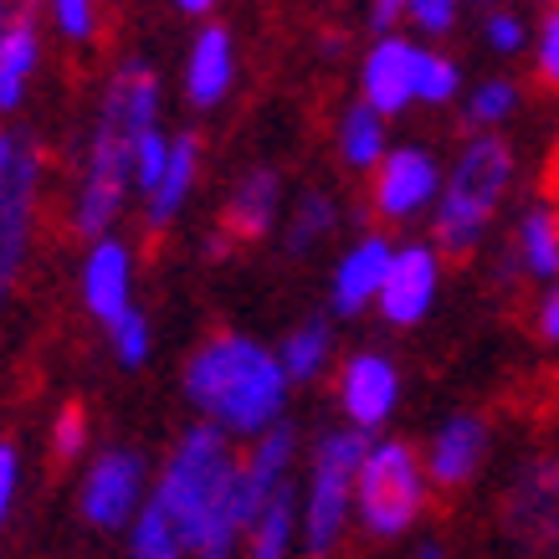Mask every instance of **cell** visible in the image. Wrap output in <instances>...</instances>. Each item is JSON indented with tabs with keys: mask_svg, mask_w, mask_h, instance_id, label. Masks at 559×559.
<instances>
[{
	"mask_svg": "<svg viewBox=\"0 0 559 559\" xmlns=\"http://www.w3.org/2000/svg\"><path fill=\"white\" fill-rule=\"evenodd\" d=\"M190 401L221 421L226 431L241 437H262L283 416V395H288V374L267 355L262 344L241 340V334H221V340L201 344L186 370Z\"/></svg>",
	"mask_w": 559,
	"mask_h": 559,
	"instance_id": "6da1fadb",
	"label": "cell"
},
{
	"mask_svg": "<svg viewBox=\"0 0 559 559\" xmlns=\"http://www.w3.org/2000/svg\"><path fill=\"white\" fill-rule=\"evenodd\" d=\"M513 144L498 134H483L473 144H462V154L452 159V170L441 175L437 195V257H473V247L483 241L488 221L498 216V205L513 186Z\"/></svg>",
	"mask_w": 559,
	"mask_h": 559,
	"instance_id": "7a4b0ae2",
	"label": "cell"
},
{
	"mask_svg": "<svg viewBox=\"0 0 559 559\" xmlns=\"http://www.w3.org/2000/svg\"><path fill=\"white\" fill-rule=\"evenodd\" d=\"M231 483H237V457H231L226 437H221L216 426H195V431L180 441L175 462L165 467L159 498H154V503L165 509V519L175 524V534H180L186 549L195 544V534H201V524L211 519V509L231 492Z\"/></svg>",
	"mask_w": 559,
	"mask_h": 559,
	"instance_id": "3957f363",
	"label": "cell"
},
{
	"mask_svg": "<svg viewBox=\"0 0 559 559\" xmlns=\"http://www.w3.org/2000/svg\"><path fill=\"white\" fill-rule=\"evenodd\" d=\"M426 509V462L411 441H370V457L355 483V513L374 539L406 534Z\"/></svg>",
	"mask_w": 559,
	"mask_h": 559,
	"instance_id": "277c9868",
	"label": "cell"
},
{
	"mask_svg": "<svg viewBox=\"0 0 559 559\" xmlns=\"http://www.w3.org/2000/svg\"><path fill=\"white\" fill-rule=\"evenodd\" d=\"M498 524L524 559H559V441H539L513 467Z\"/></svg>",
	"mask_w": 559,
	"mask_h": 559,
	"instance_id": "5b68a950",
	"label": "cell"
},
{
	"mask_svg": "<svg viewBox=\"0 0 559 559\" xmlns=\"http://www.w3.org/2000/svg\"><path fill=\"white\" fill-rule=\"evenodd\" d=\"M365 457H370V437L365 431H329L319 441V452H313V483H308V509H304L308 555H329L340 544Z\"/></svg>",
	"mask_w": 559,
	"mask_h": 559,
	"instance_id": "8992f818",
	"label": "cell"
},
{
	"mask_svg": "<svg viewBox=\"0 0 559 559\" xmlns=\"http://www.w3.org/2000/svg\"><path fill=\"white\" fill-rule=\"evenodd\" d=\"M437 283H441V257L437 247L426 241H411V247H395L390 257V272H385V288H380V313L390 323H421L437 304Z\"/></svg>",
	"mask_w": 559,
	"mask_h": 559,
	"instance_id": "52a82bcc",
	"label": "cell"
},
{
	"mask_svg": "<svg viewBox=\"0 0 559 559\" xmlns=\"http://www.w3.org/2000/svg\"><path fill=\"white\" fill-rule=\"evenodd\" d=\"M488 421L483 416H473V411H462V416H447V421L437 426V437H431V447H426V483L441 492L452 488H467L477 473H483V462H488Z\"/></svg>",
	"mask_w": 559,
	"mask_h": 559,
	"instance_id": "ba28073f",
	"label": "cell"
},
{
	"mask_svg": "<svg viewBox=\"0 0 559 559\" xmlns=\"http://www.w3.org/2000/svg\"><path fill=\"white\" fill-rule=\"evenodd\" d=\"M293 426H272L257 437V447L247 452V462H237V509H241V528L252 534L257 519L267 513V503L288 488V462H293Z\"/></svg>",
	"mask_w": 559,
	"mask_h": 559,
	"instance_id": "9c48e42d",
	"label": "cell"
},
{
	"mask_svg": "<svg viewBox=\"0 0 559 559\" xmlns=\"http://www.w3.org/2000/svg\"><path fill=\"white\" fill-rule=\"evenodd\" d=\"M441 195V170L426 150H390L374 170V211L385 221H406Z\"/></svg>",
	"mask_w": 559,
	"mask_h": 559,
	"instance_id": "30bf717a",
	"label": "cell"
},
{
	"mask_svg": "<svg viewBox=\"0 0 559 559\" xmlns=\"http://www.w3.org/2000/svg\"><path fill=\"white\" fill-rule=\"evenodd\" d=\"M36 170H41V154L32 144H16V159L0 170V298L16 277L21 247H26V221H32L36 201Z\"/></svg>",
	"mask_w": 559,
	"mask_h": 559,
	"instance_id": "8fae6325",
	"label": "cell"
},
{
	"mask_svg": "<svg viewBox=\"0 0 559 559\" xmlns=\"http://www.w3.org/2000/svg\"><path fill=\"white\" fill-rule=\"evenodd\" d=\"M416 62H421V47L395 32L380 36L370 47L359 83H365V103H370L380 119H390V114H401L406 103H416Z\"/></svg>",
	"mask_w": 559,
	"mask_h": 559,
	"instance_id": "7c38bea8",
	"label": "cell"
},
{
	"mask_svg": "<svg viewBox=\"0 0 559 559\" xmlns=\"http://www.w3.org/2000/svg\"><path fill=\"white\" fill-rule=\"evenodd\" d=\"M395 395H401V374H395V365L385 355H355L340 370V401L349 411L355 431H365V437H370L374 426L390 421Z\"/></svg>",
	"mask_w": 559,
	"mask_h": 559,
	"instance_id": "4fadbf2b",
	"label": "cell"
},
{
	"mask_svg": "<svg viewBox=\"0 0 559 559\" xmlns=\"http://www.w3.org/2000/svg\"><path fill=\"white\" fill-rule=\"evenodd\" d=\"M154 103H159L154 68H150V62H129V68L114 78V87H108V108H103L98 134L103 139H119L123 150L134 154L139 139L150 134V123H154Z\"/></svg>",
	"mask_w": 559,
	"mask_h": 559,
	"instance_id": "5bb4252c",
	"label": "cell"
},
{
	"mask_svg": "<svg viewBox=\"0 0 559 559\" xmlns=\"http://www.w3.org/2000/svg\"><path fill=\"white\" fill-rule=\"evenodd\" d=\"M139 457L134 452H108V457L87 473V488H83V513L93 524L103 528H119L139 503Z\"/></svg>",
	"mask_w": 559,
	"mask_h": 559,
	"instance_id": "9a60e30c",
	"label": "cell"
},
{
	"mask_svg": "<svg viewBox=\"0 0 559 559\" xmlns=\"http://www.w3.org/2000/svg\"><path fill=\"white\" fill-rule=\"evenodd\" d=\"M390 257H395V247L385 237H365L344 252V262L334 267V308L340 313H359L365 304H380Z\"/></svg>",
	"mask_w": 559,
	"mask_h": 559,
	"instance_id": "2e32d148",
	"label": "cell"
},
{
	"mask_svg": "<svg viewBox=\"0 0 559 559\" xmlns=\"http://www.w3.org/2000/svg\"><path fill=\"white\" fill-rule=\"evenodd\" d=\"M509 257L534 283H559V205H528Z\"/></svg>",
	"mask_w": 559,
	"mask_h": 559,
	"instance_id": "e0dca14e",
	"label": "cell"
},
{
	"mask_svg": "<svg viewBox=\"0 0 559 559\" xmlns=\"http://www.w3.org/2000/svg\"><path fill=\"white\" fill-rule=\"evenodd\" d=\"M83 298L108 323L129 313V252H123V241H103L93 252V262L83 272Z\"/></svg>",
	"mask_w": 559,
	"mask_h": 559,
	"instance_id": "ac0fdd59",
	"label": "cell"
},
{
	"mask_svg": "<svg viewBox=\"0 0 559 559\" xmlns=\"http://www.w3.org/2000/svg\"><path fill=\"white\" fill-rule=\"evenodd\" d=\"M36 68V26L26 11H0V108H16Z\"/></svg>",
	"mask_w": 559,
	"mask_h": 559,
	"instance_id": "d6986e66",
	"label": "cell"
},
{
	"mask_svg": "<svg viewBox=\"0 0 559 559\" xmlns=\"http://www.w3.org/2000/svg\"><path fill=\"white\" fill-rule=\"evenodd\" d=\"M272 216H277V175H272V170H252L237 186L231 205H226V216H221L226 241H257L272 226Z\"/></svg>",
	"mask_w": 559,
	"mask_h": 559,
	"instance_id": "ffe728a7",
	"label": "cell"
},
{
	"mask_svg": "<svg viewBox=\"0 0 559 559\" xmlns=\"http://www.w3.org/2000/svg\"><path fill=\"white\" fill-rule=\"evenodd\" d=\"M190 98L201 103H216L226 87H231V36H226V26H205L201 36H195V51H190Z\"/></svg>",
	"mask_w": 559,
	"mask_h": 559,
	"instance_id": "44dd1931",
	"label": "cell"
},
{
	"mask_svg": "<svg viewBox=\"0 0 559 559\" xmlns=\"http://www.w3.org/2000/svg\"><path fill=\"white\" fill-rule=\"evenodd\" d=\"M340 154L349 170H380L385 159V119L365 98L349 103V114L340 119Z\"/></svg>",
	"mask_w": 559,
	"mask_h": 559,
	"instance_id": "7402d4cb",
	"label": "cell"
},
{
	"mask_svg": "<svg viewBox=\"0 0 559 559\" xmlns=\"http://www.w3.org/2000/svg\"><path fill=\"white\" fill-rule=\"evenodd\" d=\"M195 159H201V150H195V134L175 139L170 170H165V186L154 190V201H150V226H154V231H159V226H165V221L180 211V201H186L190 180H195Z\"/></svg>",
	"mask_w": 559,
	"mask_h": 559,
	"instance_id": "603a6c76",
	"label": "cell"
},
{
	"mask_svg": "<svg viewBox=\"0 0 559 559\" xmlns=\"http://www.w3.org/2000/svg\"><path fill=\"white\" fill-rule=\"evenodd\" d=\"M277 365H283L288 380H319L323 365H329V323L323 319L298 323V329L288 334V344H283Z\"/></svg>",
	"mask_w": 559,
	"mask_h": 559,
	"instance_id": "cb8c5ba5",
	"label": "cell"
},
{
	"mask_svg": "<svg viewBox=\"0 0 559 559\" xmlns=\"http://www.w3.org/2000/svg\"><path fill=\"white\" fill-rule=\"evenodd\" d=\"M513 108H519V87H513L509 78H488V83L473 87V98H467V108H462V123L477 129V139H483V134H492L503 119H513Z\"/></svg>",
	"mask_w": 559,
	"mask_h": 559,
	"instance_id": "d4e9b609",
	"label": "cell"
},
{
	"mask_svg": "<svg viewBox=\"0 0 559 559\" xmlns=\"http://www.w3.org/2000/svg\"><path fill=\"white\" fill-rule=\"evenodd\" d=\"M293 519H298V513H293V488H283L252 528V559H288Z\"/></svg>",
	"mask_w": 559,
	"mask_h": 559,
	"instance_id": "484cf974",
	"label": "cell"
},
{
	"mask_svg": "<svg viewBox=\"0 0 559 559\" xmlns=\"http://www.w3.org/2000/svg\"><path fill=\"white\" fill-rule=\"evenodd\" d=\"M462 87V72L452 57L421 47V62H416V103H452Z\"/></svg>",
	"mask_w": 559,
	"mask_h": 559,
	"instance_id": "4316f807",
	"label": "cell"
},
{
	"mask_svg": "<svg viewBox=\"0 0 559 559\" xmlns=\"http://www.w3.org/2000/svg\"><path fill=\"white\" fill-rule=\"evenodd\" d=\"M334 231V201L323 195V190H308L304 201H298V211H293V226H288V247L293 252H308L319 237H329Z\"/></svg>",
	"mask_w": 559,
	"mask_h": 559,
	"instance_id": "83f0119b",
	"label": "cell"
},
{
	"mask_svg": "<svg viewBox=\"0 0 559 559\" xmlns=\"http://www.w3.org/2000/svg\"><path fill=\"white\" fill-rule=\"evenodd\" d=\"M180 534H175V524L165 519V509L154 503V509L139 513L134 524V559H180Z\"/></svg>",
	"mask_w": 559,
	"mask_h": 559,
	"instance_id": "f1b7e54d",
	"label": "cell"
},
{
	"mask_svg": "<svg viewBox=\"0 0 559 559\" xmlns=\"http://www.w3.org/2000/svg\"><path fill=\"white\" fill-rule=\"evenodd\" d=\"M534 78L544 87H559V5L544 11L539 32H534Z\"/></svg>",
	"mask_w": 559,
	"mask_h": 559,
	"instance_id": "f546056e",
	"label": "cell"
},
{
	"mask_svg": "<svg viewBox=\"0 0 559 559\" xmlns=\"http://www.w3.org/2000/svg\"><path fill=\"white\" fill-rule=\"evenodd\" d=\"M165 170H170V150H165V139L150 129V134L139 139V150H134V175H139V186L154 195V190L165 186Z\"/></svg>",
	"mask_w": 559,
	"mask_h": 559,
	"instance_id": "4dcf8cb0",
	"label": "cell"
},
{
	"mask_svg": "<svg viewBox=\"0 0 559 559\" xmlns=\"http://www.w3.org/2000/svg\"><path fill=\"white\" fill-rule=\"evenodd\" d=\"M524 21L513 16V11H488L483 16V41H488L492 51H503V57H513V51L524 47Z\"/></svg>",
	"mask_w": 559,
	"mask_h": 559,
	"instance_id": "1f68e13d",
	"label": "cell"
},
{
	"mask_svg": "<svg viewBox=\"0 0 559 559\" xmlns=\"http://www.w3.org/2000/svg\"><path fill=\"white\" fill-rule=\"evenodd\" d=\"M108 329H114V349H119L123 365H139V359H144V349H150V329H144V319L129 308V313H123V319H114Z\"/></svg>",
	"mask_w": 559,
	"mask_h": 559,
	"instance_id": "d6a6232c",
	"label": "cell"
},
{
	"mask_svg": "<svg viewBox=\"0 0 559 559\" xmlns=\"http://www.w3.org/2000/svg\"><path fill=\"white\" fill-rule=\"evenodd\" d=\"M83 406H68L62 416H57V431H51V452H57V462H72L78 452H83Z\"/></svg>",
	"mask_w": 559,
	"mask_h": 559,
	"instance_id": "836d02e7",
	"label": "cell"
},
{
	"mask_svg": "<svg viewBox=\"0 0 559 559\" xmlns=\"http://www.w3.org/2000/svg\"><path fill=\"white\" fill-rule=\"evenodd\" d=\"M411 21L431 36H447L457 26V5H452V0H416V5H411Z\"/></svg>",
	"mask_w": 559,
	"mask_h": 559,
	"instance_id": "e575fe53",
	"label": "cell"
},
{
	"mask_svg": "<svg viewBox=\"0 0 559 559\" xmlns=\"http://www.w3.org/2000/svg\"><path fill=\"white\" fill-rule=\"evenodd\" d=\"M539 340L544 344H559V283H549L544 288V304H539Z\"/></svg>",
	"mask_w": 559,
	"mask_h": 559,
	"instance_id": "d590c367",
	"label": "cell"
},
{
	"mask_svg": "<svg viewBox=\"0 0 559 559\" xmlns=\"http://www.w3.org/2000/svg\"><path fill=\"white\" fill-rule=\"evenodd\" d=\"M57 16H62V32L68 36L93 32V5H83V0H62V5H57Z\"/></svg>",
	"mask_w": 559,
	"mask_h": 559,
	"instance_id": "8d00e7d4",
	"label": "cell"
},
{
	"mask_svg": "<svg viewBox=\"0 0 559 559\" xmlns=\"http://www.w3.org/2000/svg\"><path fill=\"white\" fill-rule=\"evenodd\" d=\"M11 488H16V452L0 447V519H5V509H11Z\"/></svg>",
	"mask_w": 559,
	"mask_h": 559,
	"instance_id": "74e56055",
	"label": "cell"
},
{
	"mask_svg": "<svg viewBox=\"0 0 559 559\" xmlns=\"http://www.w3.org/2000/svg\"><path fill=\"white\" fill-rule=\"evenodd\" d=\"M395 16H401V5H390V0H385V5H374V11H370L374 32H380V36H390V26H395Z\"/></svg>",
	"mask_w": 559,
	"mask_h": 559,
	"instance_id": "f35d334b",
	"label": "cell"
},
{
	"mask_svg": "<svg viewBox=\"0 0 559 559\" xmlns=\"http://www.w3.org/2000/svg\"><path fill=\"white\" fill-rule=\"evenodd\" d=\"M11 159H16V139H11V134H0V170H5Z\"/></svg>",
	"mask_w": 559,
	"mask_h": 559,
	"instance_id": "ab89813d",
	"label": "cell"
},
{
	"mask_svg": "<svg viewBox=\"0 0 559 559\" xmlns=\"http://www.w3.org/2000/svg\"><path fill=\"white\" fill-rule=\"evenodd\" d=\"M411 559H447V549H441V544H421Z\"/></svg>",
	"mask_w": 559,
	"mask_h": 559,
	"instance_id": "60d3db41",
	"label": "cell"
}]
</instances>
